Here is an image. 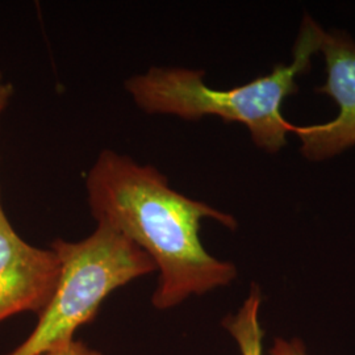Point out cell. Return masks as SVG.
I'll return each mask as SVG.
<instances>
[{
    "label": "cell",
    "mask_w": 355,
    "mask_h": 355,
    "mask_svg": "<svg viewBox=\"0 0 355 355\" xmlns=\"http://www.w3.org/2000/svg\"><path fill=\"white\" fill-rule=\"evenodd\" d=\"M60 271L57 254L24 241L0 205V321L21 312L40 315L55 291Z\"/></svg>",
    "instance_id": "5"
},
{
    "label": "cell",
    "mask_w": 355,
    "mask_h": 355,
    "mask_svg": "<svg viewBox=\"0 0 355 355\" xmlns=\"http://www.w3.org/2000/svg\"><path fill=\"white\" fill-rule=\"evenodd\" d=\"M270 355H308L304 343L299 338H277L272 347L270 349Z\"/></svg>",
    "instance_id": "8"
},
{
    "label": "cell",
    "mask_w": 355,
    "mask_h": 355,
    "mask_svg": "<svg viewBox=\"0 0 355 355\" xmlns=\"http://www.w3.org/2000/svg\"><path fill=\"white\" fill-rule=\"evenodd\" d=\"M324 33L306 15L291 64H277L270 74L239 87L211 89L204 83L203 70L153 66L146 73L129 78L125 89L146 114H173L189 121L217 116L227 123L243 124L258 148L274 154L286 146L287 136L295 129L283 116V103L299 91L296 78L309 71Z\"/></svg>",
    "instance_id": "2"
},
{
    "label": "cell",
    "mask_w": 355,
    "mask_h": 355,
    "mask_svg": "<svg viewBox=\"0 0 355 355\" xmlns=\"http://www.w3.org/2000/svg\"><path fill=\"white\" fill-rule=\"evenodd\" d=\"M320 51L324 54L327 82L316 91L338 105V114L328 123L296 127L293 135L302 142L306 159L318 162L355 145V41L343 31L325 32Z\"/></svg>",
    "instance_id": "4"
},
{
    "label": "cell",
    "mask_w": 355,
    "mask_h": 355,
    "mask_svg": "<svg viewBox=\"0 0 355 355\" xmlns=\"http://www.w3.org/2000/svg\"><path fill=\"white\" fill-rule=\"evenodd\" d=\"M51 250L61 265L55 291L37 327L10 355H38L74 340L76 330L95 318L110 293L157 270L136 243L103 223L82 241L57 239Z\"/></svg>",
    "instance_id": "3"
},
{
    "label": "cell",
    "mask_w": 355,
    "mask_h": 355,
    "mask_svg": "<svg viewBox=\"0 0 355 355\" xmlns=\"http://www.w3.org/2000/svg\"><path fill=\"white\" fill-rule=\"evenodd\" d=\"M86 189L96 223L124 234L159 270L153 295L155 308L175 306L192 295L228 286L237 277L233 263L205 250L199 234L205 218L229 229L237 228L236 218L173 190L155 167L103 150L89 168Z\"/></svg>",
    "instance_id": "1"
},
{
    "label": "cell",
    "mask_w": 355,
    "mask_h": 355,
    "mask_svg": "<svg viewBox=\"0 0 355 355\" xmlns=\"http://www.w3.org/2000/svg\"><path fill=\"white\" fill-rule=\"evenodd\" d=\"M38 355H101L98 352L89 349L80 341H67V343L53 346L51 349L40 353Z\"/></svg>",
    "instance_id": "7"
},
{
    "label": "cell",
    "mask_w": 355,
    "mask_h": 355,
    "mask_svg": "<svg viewBox=\"0 0 355 355\" xmlns=\"http://www.w3.org/2000/svg\"><path fill=\"white\" fill-rule=\"evenodd\" d=\"M262 304L261 288L253 284L249 296L236 315L224 320L223 325L234 338L241 355H263V330L259 321Z\"/></svg>",
    "instance_id": "6"
},
{
    "label": "cell",
    "mask_w": 355,
    "mask_h": 355,
    "mask_svg": "<svg viewBox=\"0 0 355 355\" xmlns=\"http://www.w3.org/2000/svg\"><path fill=\"white\" fill-rule=\"evenodd\" d=\"M12 86L3 78V74L0 73V114L6 110L7 104L12 96Z\"/></svg>",
    "instance_id": "9"
}]
</instances>
